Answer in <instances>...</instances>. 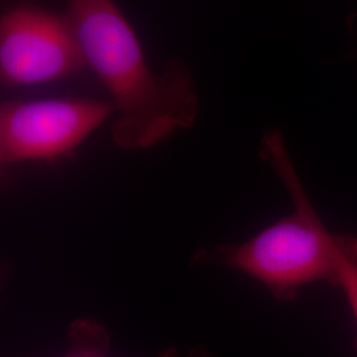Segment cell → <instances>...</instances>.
Listing matches in <instances>:
<instances>
[{
    "instance_id": "cell-1",
    "label": "cell",
    "mask_w": 357,
    "mask_h": 357,
    "mask_svg": "<svg viewBox=\"0 0 357 357\" xmlns=\"http://www.w3.org/2000/svg\"><path fill=\"white\" fill-rule=\"evenodd\" d=\"M66 16L86 64L112 97V138L123 150H149L191 128L200 101L188 66L150 69L141 43L114 0H66Z\"/></svg>"
},
{
    "instance_id": "cell-2",
    "label": "cell",
    "mask_w": 357,
    "mask_h": 357,
    "mask_svg": "<svg viewBox=\"0 0 357 357\" xmlns=\"http://www.w3.org/2000/svg\"><path fill=\"white\" fill-rule=\"evenodd\" d=\"M261 156L289 192L293 213L245 243L199 249L192 255V265L243 273L281 302H291L312 283L327 282L337 287L335 234L326 228L310 202L280 130H268L264 135Z\"/></svg>"
},
{
    "instance_id": "cell-3",
    "label": "cell",
    "mask_w": 357,
    "mask_h": 357,
    "mask_svg": "<svg viewBox=\"0 0 357 357\" xmlns=\"http://www.w3.org/2000/svg\"><path fill=\"white\" fill-rule=\"evenodd\" d=\"M113 115L112 102L86 98L7 101L0 107V163L66 156Z\"/></svg>"
},
{
    "instance_id": "cell-4",
    "label": "cell",
    "mask_w": 357,
    "mask_h": 357,
    "mask_svg": "<svg viewBox=\"0 0 357 357\" xmlns=\"http://www.w3.org/2000/svg\"><path fill=\"white\" fill-rule=\"evenodd\" d=\"M86 59L68 16L16 6L0 20L3 86H29L81 73Z\"/></svg>"
},
{
    "instance_id": "cell-5",
    "label": "cell",
    "mask_w": 357,
    "mask_h": 357,
    "mask_svg": "<svg viewBox=\"0 0 357 357\" xmlns=\"http://www.w3.org/2000/svg\"><path fill=\"white\" fill-rule=\"evenodd\" d=\"M68 348L63 357H112V339L107 330L97 320L76 319L68 328ZM162 357H211L205 351L195 349L181 355L178 349H168Z\"/></svg>"
},
{
    "instance_id": "cell-6",
    "label": "cell",
    "mask_w": 357,
    "mask_h": 357,
    "mask_svg": "<svg viewBox=\"0 0 357 357\" xmlns=\"http://www.w3.org/2000/svg\"><path fill=\"white\" fill-rule=\"evenodd\" d=\"M335 259L337 270V287L342 289L357 327V237L335 234ZM357 355V337L355 342Z\"/></svg>"
},
{
    "instance_id": "cell-7",
    "label": "cell",
    "mask_w": 357,
    "mask_h": 357,
    "mask_svg": "<svg viewBox=\"0 0 357 357\" xmlns=\"http://www.w3.org/2000/svg\"><path fill=\"white\" fill-rule=\"evenodd\" d=\"M355 54H356V56H357V50H356V52H355Z\"/></svg>"
}]
</instances>
